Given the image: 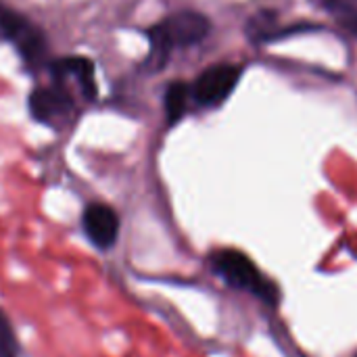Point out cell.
Returning <instances> with one entry per match:
<instances>
[{"instance_id": "obj_1", "label": "cell", "mask_w": 357, "mask_h": 357, "mask_svg": "<svg viewBox=\"0 0 357 357\" xmlns=\"http://www.w3.org/2000/svg\"><path fill=\"white\" fill-rule=\"evenodd\" d=\"M209 33V21L201 13L184 10L178 15H172L163 23L155 25L149 31L151 40V61H157L161 65L169 52L178 46H192L201 42Z\"/></svg>"}, {"instance_id": "obj_2", "label": "cell", "mask_w": 357, "mask_h": 357, "mask_svg": "<svg viewBox=\"0 0 357 357\" xmlns=\"http://www.w3.org/2000/svg\"><path fill=\"white\" fill-rule=\"evenodd\" d=\"M211 264H213V270L230 287H234L238 291H247V293L264 299L266 303L278 301L276 287L255 268V264L245 253L234 251V249H222V251L213 253Z\"/></svg>"}, {"instance_id": "obj_3", "label": "cell", "mask_w": 357, "mask_h": 357, "mask_svg": "<svg viewBox=\"0 0 357 357\" xmlns=\"http://www.w3.org/2000/svg\"><path fill=\"white\" fill-rule=\"evenodd\" d=\"M0 31L29 65H40L46 59V40L42 31L23 15L0 6Z\"/></svg>"}, {"instance_id": "obj_4", "label": "cell", "mask_w": 357, "mask_h": 357, "mask_svg": "<svg viewBox=\"0 0 357 357\" xmlns=\"http://www.w3.org/2000/svg\"><path fill=\"white\" fill-rule=\"evenodd\" d=\"M241 67L236 65H213L199 75L192 86V96L203 107L222 105L241 79Z\"/></svg>"}, {"instance_id": "obj_5", "label": "cell", "mask_w": 357, "mask_h": 357, "mask_svg": "<svg viewBox=\"0 0 357 357\" xmlns=\"http://www.w3.org/2000/svg\"><path fill=\"white\" fill-rule=\"evenodd\" d=\"M29 111L33 119L52 128H61L73 115V100L61 84L46 86V88H38L31 92Z\"/></svg>"}, {"instance_id": "obj_6", "label": "cell", "mask_w": 357, "mask_h": 357, "mask_svg": "<svg viewBox=\"0 0 357 357\" xmlns=\"http://www.w3.org/2000/svg\"><path fill=\"white\" fill-rule=\"evenodd\" d=\"M84 230L90 243L98 249H109L115 245L119 234V218L117 213L102 203H94L84 213Z\"/></svg>"}, {"instance_id": "obj_7", "label": "cell", "mask_w": 357, "mask_h": 357, "mask_svg": "<svg viewBox=\"0 0 357 357\" xmlns=\"http://www.w3.org/2000/svg\"><path fill=\"white\" fill-rule=\"evenodd\" d=\"M56 82L63 79H75L79 90L84 92L86 98H94L96 86H94V67L88 59L82 56H69V59H59L50 65Z\"/></svg>"}, {"instance_id": "obj_8", "label": "cell", "mask_w": 357, "mask_h": 357, "mask_svg": "<svg viewBox=\"0 0 357 357\" xmlns=\"http://www.w3.org/2000/svg\"><path fill=\"white\" fill-rule=\"evenodd\" d=\"M186 102H188V88L180 82L172 84L165 94V113H167L169 123L180 121V117L186 111Z\"/></svg>"}, {"instance_id": "obj_9", "label": "cell", "mask_w": 357, "mask_h": 357, "mask_svg": "<svg viewBox=\"0 0 357 357\" xmlns=\"http://www.w3.org/2000/svg\"><path fill=\"white\" fill-rule=\"evenodd\" d=\"M0 357H17L15 335L2 314H0Z\"/></svg>"}]
</instances>
